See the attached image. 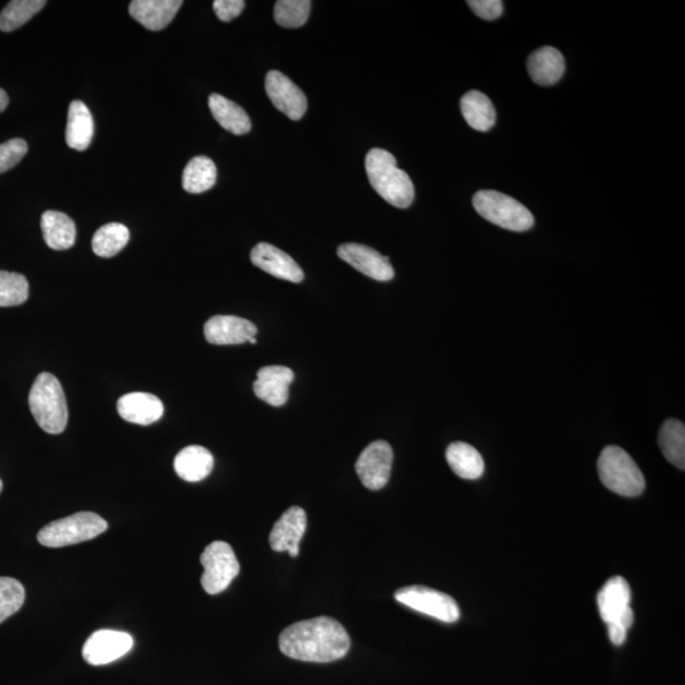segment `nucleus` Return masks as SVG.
I'll use <instances>...</instances> for the list:
<instances>
[{
    "instance_id": "f257e3e1",
    "label": "nucleus",
    "mask_w": 685,
    "mask_h": 685,
    "mask_svg": "<svg viewBox=\"0 0 685 685\" xmlns=\"http://www.w3.org/2000/svg\"><path fill=\"white\" fill-rule=\"evenodd\" d=\"M350 638L337 620L316 617L288 626L279 635V650L307 663H332L347 656Z\"/></svg>"
},
{
    "instance_id": "f03ea898",
    "label": "nucleus",
    "mask_w": 685,
    "mask_h": 685,
    "mask_svg": "<svg viewBox=\"0 0 685 685\" xmlns=\"http://www.w3.org/2000/svg\"><path fill=\"white\" fill-rule=\"evenodd\" d=\"M365 171H368L372 189L388 204L407 208L414 201V184L407 171L398 168V163L392 153L384 149L370 151L365 157Z\"/></svg>"
},
{
    "instance_id": "7ed1b4c3",
    "label": "nucleus",
    "mask_w": 685,
    "mask_h": 685,
    "mask_svg": "<svg viewBox=\"0 0 685 685\" xmlns=\"http://www.w3.org/2000/svg\"><path fill=\"white\" fill-rule=\"evenodd\" d=\"M28 404L43 431L49 434L65 431L69 419L67 398L60 381L51 373L38 375L31 388Z\"/></svg>"
},
{
    "instance_id": "20e7f679",
    "label": "nucleus",
    "mask_w": 685,
    "mask_h": 685,
    "mask_svg": "<svg viewBox=\"0 0 685 685\" xmlns=\"http://www.w3.org/2000/svg\"><path fill=\"white\" fill-rule=\"evenodd\" d=\"M598 472L603 485L613 493L629 497L644 493V474L625 449L617 446L605 447L598 459Z\"/></svg>"
},
{
    "instance_id": "39448f33",
    "label": "nucleus",
    "mask_w": 685,
    "mask_h": 685,
    "mask_svg": "<svg viewBox=\"0 0 685 685\" xmlns=\"http://www.w3.org/2000/svg\"><path fill=\"white\" fill-rule=\"evenodd\" d=\"M108 524L96 513L81 512L46 525L37 534L45 548L60 549L96 539L107 531Z\"/></svg>"
},
{
    "instance_id": "423d86ee",
    "label": "nucleus",
    "mask_w": 685,
    "mask_h": 685,
    "mask_svg": "<svg viewBox=\"0 0 685 685\" xmlns=\"http://www.w3.org/2000/svg\"><path fill=\"white\" fill-rule=\"evenodd\" d=\"M472 204L480 216L505 230L524 232L534 225L531 212L507 194L480 191L474 194Z\"/></svg>"
},
{
    "instance_id": "0eeeda50",
    "label": "nucleus",
    "mask_w": 685,
    "mask_h": 685,
    "mask_svg": "<svg viewBox=\"0 0 685 685\" xmlns=\"http://www.w3.org/2000/svg\"><path fill=\"white\" fill-rule=\"evenodd\" d=\"M200 562L205 567L201 584L206 593L216 596L227 590L240 573V564L230 544L215 541L205 549Z\"/></svg>"
},
{
    "instance_id": "6e6552de",
    "label": "nucleus",
    "mask_w": 685,
    "mask_h": 685,
    "mask_svg": "<svg viewBox=\"0 0 685 685\" xmlns=\"http://www.w3.org/2000/svg\"><path fill=\"white\" fill-rule=\"evenodd\" d=\"M395 599L409 609L445 622V624H455L459 618V609L455 599L432 588L405 587L396 591Z\"/></svg>"
},
{
    "instance_id": "1a4fd4ad",
    "label": "nucleus",
    "mask_w": 685,
    "mask_h": 685,
    "mask_svg": "<svg viewBox=\"0 0 685 685\" xmlns=\"http://www.w3.org/2000/svg\"><path fill=\"white\" fill-rule=\"evenodd\" d=\"M393 462L392 446L386 441H376L362 450L356 462V471L365 488L380 490L390 480Z\"/></svg>"
},
{
    "instance_id": "9d476101",
    "label": "nucleus",
    "mask_w": 685,
    "mask_h": 685,
    "mask_svg": "<svg viewBox=\"0 0 685 685\" xmlns=\"http://www.w3.org/2000/svg\"><path fill=\"white\" fill-rule=\"evenodd\" d=\"M598 609L606 625H620L630 628L634 624V611L630 610V589L626 579L614 576L599 591Z\"/></svg>"
},
{
    "instance_id": "9b49d317",
    "label": "nucleus",
    "mask_w": 685,
    "mask_h": 685,
    "mask_svg": "<svg viewBox=\"0 0 685 685\" xmlns=\"http://www.w3.org/2000/svg\"><path fill=\"white\" fill-rule=\"evenodd\" d=\"M134 640L127 633L100 629L93 634L83 646V658L88 664L100 666L127 656Z\"/></svg>"
},
{
    "instance_id": "f8f14e48",
    "label": "nucleus",
    "mask_w": 685,
    "mask_h": 685,
    "mask_svg": "<svg viewBox=\"0 0 685 685\" xmlns=\"http://www.w3.org/2000/svg\"><path fill=\"white\" fill-rule=\"evenodd\" d=\"M266 92L272 104L288 119L299 121L308 111V99L290 77L277 70L266 76Z\"/></svg>"
},
{
    "instance_id": "ddd939ff",
    "label": "nucleus",
    "mask_w": 685,
    "mask_h": 685,
    "mask_svg": "<svg viewBox=\"0 0 685 685\" xmlns=\"http://www.w3.org/2000/svg\"><path fill=\"white\" fill-rule=\"evenodd\" d=\"M339 259L362 275L376 281H392L395 276L388 256L381 255L375 249L357 243H347L338 248Z\"/></svg>"
},
{
    "instance_id": "4468645a",
    "label": "nucleus",
    "mask_w": 685,
    "mask_h": 685,
    "mask_svg": "<svg viewBox=\"0 0 685 685\" xmlns=\"http://www.w3.org/2000/svg\"><path fill=\"white\" fill-rule=\"evenodd\" d=\"M308 526L307 512L300 507L287 509L276 521L269 536L272 550L288 552L292 557L300 554V542Z\"/></svg>"
},
{
    "instance_id": "2eb2a0df",
    "label": "nucleus",
    "mask_w": 685,
    "mask_h": 685,
    "mask_svg": "<svg viewBox=\"0 0 685 685\" xmlns=\"http://www.w3.org/2000/svg\"><path fill=\"white\" fill-rule=\"evenodd\" d=\"M256 326L247 319L217 315L205 324V338L209 345L237 346L255 338Z\"/></svg>"
},
{
    "instance_id": "dca6fc26",
    "label": "nucleus",
    "mask_w": 685,
    "mask_h": 685,
    "mask_svg": "<svg viewBox=\"0 0 685 685\" xmlns=\"http://www.w3.org/2000/svg\"><path fill=\"white\" fill-rule=\"evenodd\" d=\"M251 261L255 267L285 281L300 284L305 278L298 263L281 249L268 243H260L253 248Z\"/></svg>"
},
{
    "instance_id": "f3484780",
    "label": "nucleus",
    "mask_w": 685,
    "mask_h": 685,
    "mask_svg": "<svg viewBox=\"0 0 685 685\" xmlns=\"http://www.w3.org/2000/svg\"><path fill=\"white\" fill-rule=\"evenodd\" d=\"M293 378L295 373L291 369L285 365H267L259 371V378L253 385L254 393L272 407H284Z\"/></svg>"
},
{
    "instance_id": "a211bd4d",
    "label": "nucleus",
    "mask_w": 685,
    "mask_h": 685,
    "mask_svg": "<svg viewBox=\"0 0 685 685\" xmlns=\"http://www.w3.org/2000/svg\"><path fill=\"white\" fill-rule=\"evenodd\" d=\"M117 411L127 422L139 425L157 423L165 414V405L158 396L147 393L123 395L117 401Z\"/></svg>"
},
{
    "instance_id": "6ab92c4d",
    "label": "nucleus",
    "mask_w": 685,
    "mask_h": 685,
    "mask_svg": "<svg viewBox=\"0 0 685 685\" xmlns=\"http://www.w3.org/2000/svg\"><path fill=\"white\" fill-rule=\"evenodd\" d=\"M183 5L182 0H134L129 12L132 19L151 31L166 28Z\"/></svg>"
},
{
    "instance_id": "aec40b11",
    "label": "nucleus",
    "mask_w": 685,
    "mask_h": 685,
    "mask_svg": "<svg viewBox=\"0 0 685 685\" xmlns=\"http://www.w3.org/2000/svg\"><path fill=\"white\" fill-rule=\"evenodd\" d=\"M93 135H95V121L89 108L82 100H73L69 107L65 140L70 149L77 152L87 151Z\"/></svg>"
},
{
    "instance_id": "412c9836",
    "label": "nucleus",
    "mask_w": 685,
    "mask_h": 685,
    "mask_svg": "<svg viewBox=\"0 0 685 685\" xmlns=\"http://www.w3.org/2000/svg\"><path fill=\"white\" fill-rule=\"evenodd\" d=\"M527 68L534 83L548 87L562 80L565 73V60L562 52L544 46L529 57Z\"/></svg>"
},
{
    "instance_id": "4be33fe9",
    "label": "nucleus",
    "mask_w": 685,
    "mask_h": 685,
    "mask_svg": "<svg viewBox=\"0 0 685 685\" xmlns=\"http://www.w3.org/2000/svg\"><path fill=\"white\" fill-rule=\"evenodd\" d=\"M213 469L214 456L205 447H185L175 459V470L184 481H202L212 473Z\"/></svg>"
},
{
    "instance_id": "5701e85b",
    "label": "nucleus",
    "mask_w": 685,
    "mask_h": 685,
    "mask_svg": "<svg viewBox=\"0 0 685 685\" xmlns=\"http://www.w3.org/2000/svg\"><path fill=\"white\" fill-rule=\"evenodd\" d=\"M41 229L45 243L53 251H68L75 244V223L64 213L46 212L43 215Z\"/></svg>"
},
{
    "instance_id": "b1692460",
    "label": "nucleus",
    "mask_w": 685,
    "mask_h": 685,
    "mask_svg": "<svg viewBox=\"0 0 685 685\" xmlns=\"http://www.w3.org/2000/svg\"><path fill=\"white\" fill-rule=\"evenodd\" d=\"M209 110L220 127L233 135H245L252 130V121L248 113L239 105L220 95H212L208 98Z\"/></svg>"
},
{
    "instance_id": "393cba45",
    "label": "nucleus",
    "mask_w": 685,
    "mask_h": 685,
    "mask_svg": "<svg viewBox=\"0 0 685 685\" xmlns=\"http://www.w3.org/2000/svg\"><path fill=\"white\" fill-rule=\"evenodd\" d=\"M447 462L458 478L477 480L485 470L484 458L479 450L465 442H455L446 450Z\"/></svg>"
},
{
    "instance_id": "a878e982",
    "label": "nucleus",
    "mask_w": 685,
    "mask_h": 685,
    "mask_svg": "<svg viewBox=\"0 0 685 685\" xmlns=\"http://www.w3.org/2000/svg\"><path fill=\"white\" fill-rule=\"evenodd\" d=\"M461 112L470 128L485 132L492 129L496 121V112L492 100L484 93L471 91L461 99Z\"/></svg>"
},
{
    "instance_id": "bb28decb",
    "label": "nucleus",
    "mask_w": 685,
    "mask_h": 685,
    "mask_svg": "<svg viewBox=\"0 0 685 685\" xmlns=\"http://www.w3.org/2000/svg\"><path fill=\"white\" fill-rule=\"evenodd\" d=\"M659 447L669 462L685 469V426L681 420L669 419L661 426Z\"/></svg>"
},
{
    "instance_id": "cd10ccee",
    "label": "nucleus",
    "mask_w": 685,
    "mask_h": 685,
    "mask_svg": "<svg viewBox=\"0 0 685 685\" xmlns=\"http://www.w3.org/2000/svg\"><path fill=\"white\" fill-rule=\"evenodd\" d=\"M216 179L215 163L207 157H196L184 168L182 184L185 192L199 194L212 190Z\"/></svg>"
},
{
    "instance_id": "c85d7f7f",
    "label": "nucleus",
    "mask_w": 685,
    "mask_h": 685,
    "mask_svg": "<svg viewBox=\"0 0 685 685\" xmlns=\"http://www.w3.org/2000/svg\"><path fill=\"white\" fill-rule=\"evenodd\" d=\"M130 240V231L120 223H111L97 230L92 240L93 252L100 259H112Z\"/></svg>"
},
{
    "instance_id": "c756f323",
    "label": "nucleus",
    "mask_w": 685,
    "mask_h": 685,
    "mask_svg": "<svg viewBox=\"0 0 685 685\" xmlns=\"http://www.w3.org/2000/svg\"><path fill=\"white\" fill-rule=\"evenodd\" d=\"M45 0H13L0 13V31L12 33L43 11Z\"/></svg>"
},
{
    "instance_id": "7c9ffc66",
    "label": "nucleus",
    "mask_w": 685,
    "mask_h": 685,
    "mask_svg": "<svg viewBox=\"0 0 685 685\" xmlns=\"http://www.w3.org/2000/svg\"><path fill=\"white\" fill-rule=\"evenodd\" d=\"M28 293L25 276L0 271V308L20 307L28 300Z\"/></svg>"
},
{
    "instance_id": "2f4dec72",
    "label": "nucleus",
    "mask_w": 685,
    "mask_h": 685,
    "mask_svg": "<svg viewBox=\"0 0 685 685\" xmlns=\"http://www.w3.org/2000/svg\"><path fill=\"white\" fill-rule=\"evenodd\" d=\"M310 11V0H278L275 21L285 28H300L308 22Z\"/></svg>"
},
{
    "instance_id": "473e14b6",
    "label": "nucleus",
    "mask_w": 685,
    "mask_h": 685,
    "mask_svg": "<svg viewBox=\"0 0 685 685\" xmlns=\"http://www.w3.org/2000/svg\"><path fill=\"white\" fill-rule=\"evenodd\" d=\"M25 599L26 590L19 580L0 576V624L17 613Z\"/></svg>"
},
{
    "instance_id": "72a5a7b5",
    "label": "nucleus",
    "mask_w": 685,
    "mask_h": 685,
    "mask_svg": "<svg viewBox=\"0 0 685 685\" xmlns=\"http://www.w3.org/2000/svg\"><path fill=\"white\" fill-rule=\"evenodd\" d=\"M27 152L28 145L23 139H13L0 145V173L17 166Z\"/></svg>"
},
{
    "instance_id": "f704fd0d",
    "label": "nucleus",
    "mask_w": 685,
    "mask_h": 685,
    "mask_svg": "<svg viewBox=\"0 0 685 685\" xmlns=\"http://www.w3.org/2000/svg\"><path fill=\"white\" fill-rule=\"evenodd\" d=\"M467 4L482 20L494 21L503 14V2L501 0H470Z\"/></svg>"
},
{
    "instance_id": "c9c22d12",
    "label": "nucleus",
    "mask_w": 685,
    "mask_h": 685,
    "mask_svg": "<svg viewBox=\"0 0 685 685\" xmlns=\"http://www.w3.org/2000/svg\"><path fill=\"white\" fill-rule=\"evenodd\" d=\"M244 7L245 2L243 0H215L214 2V11L217 19L223 22H231L239 17Z\"/></svg>"
},
{
    "instance_id": "e433bc0d",
    "label": "nucleus",
    "mask_w": 685,
    "mask_h": 685,
    "mask_svg": "<svg viewBox=\"0 0 685 685\" xmlns=\"http://www.w3.org/2000/svg\"><path fill=\"white\" fill-rule=\"evenodd\" d=\"M609 626V635L613 645H624L627 637V628L620 625H606Z\"/></svg>"
},
{
    "instance_id": "4c0bfd02",
    "label": "nucleus",
    "mask_w": 685,
    "mask_h": 685,
    "mask_svg": "<svg viewBox=\"0 0 685 685\" xmlns=\"http://www.w3.org/2000/svg\"><path fill=\"white\" fill-rule=\"evenodd\" d=\"M8 105H10V98H8L5 91L0 88V113L5 111Z\"/></svg>"
},
{
    "instance_id": "58836bf2",
    "label": "nucleus",
    "mask_w": 685,
    "mask_h": 685,
    "mask_svg": "<svg viewBox=\"0 0 685 685\" xmlns=\"http://www.w3.org/2000/svg\"><path fill=\"white\" fill-rule=\"evenodd\" d=\"M2 490H3V482L2 480H0V493H2Z\"/></svg>"
},
{
    "instance_id": "ea45409f",
    "label": "nucleus",
    "mask_w": 685,
    "mask_h": 685,
    "mask_svg": "<svg viewBox=\"0 0 685 685\" xmlns=\"http://www.w3.org/2000/svg\"><path fill=\"white\" fill-rule=\"evenodd\" d=\"M249 342H252V345H256V339L252 338L251 340H249Z\"/></svg>"
}]
</instances>
